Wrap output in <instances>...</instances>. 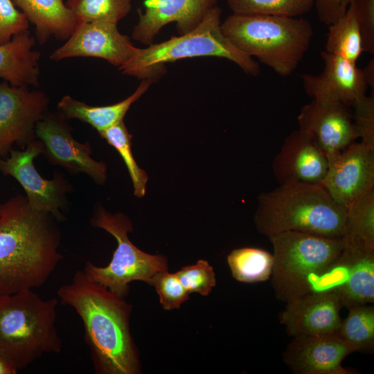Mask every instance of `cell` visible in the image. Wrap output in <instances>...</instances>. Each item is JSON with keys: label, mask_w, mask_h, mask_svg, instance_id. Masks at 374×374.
I'll use <instances>...</instances> for the list:
<instances>
[{"label": "cell", "mask_w": 374, "mask_h": 374, "mask_svg": "<svg viewBox=\"0 0 374 374\" xmlns=\"http://www.w3.org/2000/svg\"><path fill=\"white\" fill-rule=\"evenodd\" d=\"M51 214L36 211L17 194L0 214V296L42 285L63 258L61 233Z\"/></svg>", "instance_id": "6da1fadb"}, {"label": "cell", "mask_w": 374, "mask_h": 374, "mask_svg": "<svg viewBox=\"0 0 374 374\" xmlns=\"http://www.w3.org/2000/svg\"><path fill=\"white\" fill-rule=\"evenodd\" d=\"M57 295L82 321L96 373H139L137 350L129 326L132 306L123 296L89 280L83 271H77L70 283L60 287Z\"/></svg>", "instance_id": "7a4b0ae2"}, {"label": "cell", "mask_w": 374, "mask_h": 374, "mask_svg": "<svg viewBox=\"0 0 374 374\" xmlns=\"http://www.w3.org/2000/svg\"><path fill=\"white\" fill-rule=\"evenodd\" d=\"M346 218V209L321 184L293 182L261 193L253 220L267 238L293 231L342 240Z\"/></svg>", "instance_id": "3957f363"}, {"label": "cell", "mask_w": 374, "mask_h": 374, "mask_svg": "<svg viewBox=\"0 0 374 374\" xmlns=\"http://www.w3.org/2000/svg\"><path fill=\"white\" fill-rule=\"evenodd\" d=\"M221 30L238 49L282 77L296 70L313 36L308 20L276 15L233 13Z\"/></svg>", "instance_id": "277c9868"}, {"label": "cell", "mask_w": 374, "mask_h": 374, "mask_svg": "<svg viewBox=\"0 0 374 374\" xmlns=\"http://www.w3.org/2000/svg\"><path fill=\"white\" fill-rule=\"evenodd\" d=\"M56 299L24 290L0 296V355L18 371L46 353H59Z\"/></svg>", "instance_id": "5b68a950"}, {"label": "cell", "mask_w": 374, "mask_h": 374, "mask_svg": "<svg viewBox=\"0 0 374 374\" xmlns=\"http://www.w3.org/2000/svg\"><path fill=\"white\" fill-rule=\"evenodd\" d=\"M274 252L271 285L283 302L319 291L344 247L343 240L288 231L269 236Z\"/></svg>", "instance_id": "8992f818"}, {"label": "cell", "mask_w": 374, "mask_h": 374, "mask_svg": "<svg viewBox=\"0 0 374 374\" xmlns=\"http://www.w3.org/2000/svg\"><path fill=\"white\" fill-rule=\"evenodd\" d=\"M222 10L211 8L194 29L161 43H152L138 51L118 68L123 74L154 82L166 72L165 64L185 58L214 56L227 59L245 73L260 74V66L251 57L238 49L221 30Z\"/></svg>", "instance_id": "52a82bcc"}, {"label": "cell", "mask_w": 374, "mask_h": 374, "mask_svg": "<svg viewBox=\"0 0 374 374\" xmlns=\"http://www.w3.org/2000/svg\"><path fill=\"white\" fill-rule=\"evenodd\" d=\"M90 224L111 234L116 240L117 247L106 267H98L87 262L83 271L89 280L125 297L132 281L149 283L156 274L167 271L164 257L146 253L130 240L128 233L132 231V224L125 214H112L100 206L94 210Z\"/></svg>", "instance_id": "ba28073f"}, {"label": "cell", "mask_w": 374, "mask_h": 374, "mask_svg": "<svg viewBox=\"0 0 374 374\" xmlns=\"http://www.w3.org/2000/svg\"><path fill=\"white\" fill-rule=\"evenodd\" d=\"M42 142L36 139L24 149H12L8 155L0 158V172L14 178L23 188L30 206L51 214L58 222L64 221L63 213L69 204L67 195L73 186L58 171L53 178L44 179L35 168L34 159L43 154Z\"/></svg>", "instance_id": "9c48e42d"}, {"label": "cell", "mask_w": 374, "mask_h": 374, "mask_svg": "<svg viewBox=\"0 0 374 374\" xmlns=\"http://www.w3.org/2000/svg\"><path fill=\"white\" fill-rule=\"evenodd\" d=\"M48 105L42 91L0 82V158L7 157L14 145L24 149L36 139V125Z\"/></svg>", "instance_id": "30bf717a"}, {"label": "cell", "mask_w": 374, "mask_h": 374, "mask_svg": "<svg viewBox=\"0 0 374 374\" xmlns=\"http://www.w3.org/2000/svg\"><path fill=\"white\" fill-rule=\"evenodd\" d=\"M35 136L43 145V154L53 166H59L73 174L83 173L97 184L107 179V166L91 157L89 142L76 141L66 118L59 112H47L35 127Z\"/></svg>", "instance_id": "8fae6325"}, {"label": "cell", "mask_w": 374, "mask_h": 374, "mask_svg": "<svg viewBox=\"0 0 374 374\" xmlns=\"http://www.w3.org/2000/svg\"><path fill=\"white\" fill-rule=\"evenodd\" d=\"M326 156L328 168L321 185L346 209L374 190V148L354 141Z\"/></svg>", "instance_id": "7c38bea8"}, {"label": "cell", "mask_w": 374, "mask_h": 374, "mask_svg": "<svg viewBox=\"0 0 374 374\" xmlns=\"http://www.w3.org/2000/svg\"><path fill=\"white\" fill-rule=\"evenodd\" d=\"M344 249L328 274L326 290L335 292L348 308L374 302V249L353 238L342 239Z\"/></svg>", "instance_id": "4fadbf2b"}, {"label": "cell", "mask_w": 374, "mask_h": 374, "mask_svg": "<svg viewBox=\"0 0 374 374\" xmlns=\"http://www.w3.org/2000/svg\"><path fill=\"white\" fill-rule=\"evenodd\" d=\"M139 48L128 36L119 32L116 24L80 22L66 42L52 52L50 58L58 61L76 57H97L119 68Z\"/></svg>", "instance_id": "5bb4252c"}, {"label": "cell", "mask_w": 374, "mask_h": 374, "mask_svg": "<svg viewBox=\"0 0 374 374\" xmlns=\"http://www.w3.org/2000/svg\"><path fill=\"white\" fill-rule=\"evenodd\" d=\"M286 303L279 321L288 335L337 334L343 304L335 292H312Z\"/></svg>", "instance_id": "9a60e30c"}, {"label": "cell", "mask_w": 374, "mask_h": 374, "mask_svg": "<svg viewBox=\"0 0 374 374\" xmlns=\"http://www.w3.org/2000/svg\"><path fill=\"white\" fill-rule=\"evenodd\" d=\"M297 121L299 129L309 133L326 155L358 138L350 107L341 103L312 99L301 108Z\"/></svg>", "instance_id": "2e32d148"}, {"label": "cell", "mask_w": 374, "mask_h": 374, "mask_svg": "<svg viewBox=\"0 0 374 374\" xmlns=\"http://www.w3.org/2000/svg\"><path fill=\"white\" fill-rule=\"evenodd\" d=\"M353 350L337 335L293 337L283 353L290 370L298 374H350L343 360Z\"/></svg>", "instance_id": "e0dca14e"}, {"label": "cell", "mask_w": 374, "mask_h": 374, "mask_svg": "<svg viewBox=\"0 0 374 374\" xmlns=\"http://www.w3.org/2000/svg\"><path fill=\"white\" fill-rule=\"evenodd\" d=\"M324 69L319 75H301L305 93L317 100L333 101L352 106L366 96L368 85L362 69L341 57L322 51Z\"/></svg>", "instance_id": "ac0fdd59"}, {"label": "cell", "mask_w": 374, "mask_h": 374, "mask_svg": "<svg viewBox=\"0 0 374 374\" xmlns=\"http://www.w3.org/2000/svg\"><path fill=\"white\" fill-rule=\"evenodd\" d=\"M327 168L325 152L309 133L299 129L286 137L272 162L274 175L280 184H321Z\"/></svg>", "instance_id": "d6986e66"}, {"label": "cell", "mask_w": 374, "mask_h": 374, "mask_svg": "<svg viewBox=\"0 0 374 374\" xmlns=\"http://www.w3.org/2000/svg\"><path fill=\"white\" fill-rule=\"evenodd\" d=\"M216 3L217 0H145V9L139 12L132 37L150 45L161 29L172 22L176 23L180 35L187 33L198 26Z\"/></svg>", "instance_id": "ffe728a7"}, {"label": "cell", "mask_w": 374, "mask_h": 374, "mask_svg": "<svg viewBox=\"0 0 374 374\" xmlns=\"http://www.w3.org/2000/svg\"><path fill=\"white\" fill-rule=\"evenodd\" d=\"M35 42L28 30L0 44V78L13 86L38 84L40 53L34 49Z\"/></svg>", "instance_id": "44dd1931"}, {"label": "cell", "mask_w": 374, "mask_h": 374, "mask_svg": "<svg viewBox=\"0 0 374 374\" xmlns=\"http://www.w3.org/2000/svg\"><path fill=\"white\" fill-rule=\"evenodd\" d=\"M35 27L40 44L51 37L67 39L78 21L63 0H12Z\"/></svg>", "instance_id": "7402d4cb"}, {"label": "cell", "mask_w": 374, "mask_h": 374, "mask_svg": "<svg viewBox=\"0 0 374 374\" xmlns=\"http://www.w3.org/2000/svg\"><path fill=\"white\" fill-rule=\"evenodd\" d=\"M152 83L149 80L143 79L132 95L122 101L106 106L89 105L70 96H64L57 103V111L66 119L80 120L100 133L123 121L131 105L139 99Z\"/></svg>", "instance_id": "603a6c76"}, {"label": "cell", "mask_w": 374, "mask_h": 374, "mask_svg": "<svg viewBox=\"0 0 374 374\" xmlns=\"http://www.w3.org/2000/svg\"><path fill=\"white\" fill-rule=\"evenodd\" d=\"M328 28L325 51L356 64L364 50L353 0L345 13Z\"/></svg>", "instance_id": "cb8c5ba5"}, {"label": "cell", "mask_w": 374, "mask_h": 374, "mask_svg": "<svg viewBox=\"0 0 374 374\" xmlns=\"http://www.w3.org/2000/svg\"><path fill=\"white\" fill-rule=\"evenodd\" d=\"M337 335L353 350L369 352L374 349V308L359 305L348 308Z\"/></svg>", "instance_id": "d4e9b609"}, {"label": "cell", "mask_w": 374, "mask_h": 374, "mask_svg": "<svg viewBox=\"0 0 374 374\" xmlns=\"http://www.w3.org/2000/svg\"><path fill=\"white\" fill-rule=\"evenodd\" d=\"M273 255L253 247L233 250L227 262L233 277L242 283L264 282L270 278L273 267Z\"/></svg>", "instance_id": "484cf974"}, {"label": "cell", "mask_w": 374, "mask_h": 374, "mask_svg": "<svg viewBox=\"0 0 374 374\" xmlns=\"http://www.w3.org/2000/svg\"><path fill=\"white\" fill-rule=\"evenodd\" d=\"M122 157L127 168L134 187V194L139 198L145 195L148 177L136 163L132 152V138L123 121L99 133Z\"/></svg>", "instance_id": "4316f807"}, {"label": "cell", "mask_w": 374, "mask_h": 374, "mask_svg": "<svg viewBox=\"0 0 374 374\" xmlns=\"http://www.w3.org/2000/svg\"><path fill=\"white\" fill-rule=\"evenodd\" d=\"M65 4L78 23L106 21L117 24L132 8V0H67Z\"/></svg>", "instance_id": "83f0119b"}, {"label": "cell", "mask_w": 374, "mask_h": 374, "mask_svg": "<svg viewBox=\"0 0 374 374\" xmlns=\"http://www.w3.org/2000/svg\"><path fill=\"white\" fill-rule=\"evenodd\" d=\"M343 238L356 239L374 249V190L346 208V232Z\"/></svg>", "instance_id": "f1b7e54d"}, {"label": "cell", "mask_w": 374, "mask_h": 374, "mask_svg": "<svg viewBox=\"0 0 374 374\" xmlns=\"http://www.w3.org/2000/svg\"><path fill=\"white\" fill-rule=\"evenodd\" d=\"M233 13L296 17L308 12L315 0H226Z\"/></svg>", "instance_id": "f546056e"}, {"label": "cell", "mask_w": 374, "mask_h": 374, "mask_svg": "<svg viewBox=\"0 0 374 374\" xmlns=\"http://www.w3.org/2000/svg\"><path fill=\"white\" fill-rule=\"evenodd\" d=\"M175 274L189 294L207 296L216 285L214 270L206 260H199L195 265L184 267Z\"/></svg>", "instance_id": "4dcf8cb0"}, {"label": "cell", "mask_w": 374, "mask_h": 374, "mask_svg": "<svg viewBox=\"0 0 374 374\" xmlns=\"http://www.w3.org/2000/svg\"><path fill=\"white\" fill-rule=\"evenodd\" d=\"M149 284L156 288L160 303L165 310L179 308L189 298V293L176 274H170L168 271L159 272L152 277Z\"/></svg>", "instance_id": "1f68e13d"}, {"label": "cell", "mask_w": 374, "mask_h": 374, "mask_svg": "<svg viewBox=\"0 0 374 374\" xmlns=\"http://www.w3.org/2000/svg\"><path fill=\"white\" fill-rule=\"evenodd\" d=\"M353 121L361 142L374 148V96H365L352 105Z\"/></svg>", "instance_id": "d6a6232c"}, {"label": "cell", "mask_w": 374, "mask_h": 374, "mask_svg": "<svg viewBox=\"0 0 374 374\" xmlns=\"http://www.w3.org/2000/svg\"><path fill=\"white\" fill-rule=\"evenodd\" d=\"M29 21L16 8L12 0H0V44L9 42L12 38L28 30Z\"/></svg>", "instance_id": "836d02e7"}, {"label": "cell", "mask_w": 374, "mask_h": 374, "mask_svg": "<svg viewBox=\"0 0 374 374\" xmlns=\"http://www.w3.org/2000/svg\"><path fill=\"white\" fill-rule=\"evenodd\" d=\"M364 52L374 53V0H353Z\"/></svg>", "instance_id": "e575fe53"}, {"label": "cell", "mask_w": 374, "mask_h": 374, "mask_svg": "<svg viewBox=\"0 0 374 374\" xmlns=\"http://www.w3.org/2000/svg\"><path fill=\"white\" fill-rule=\"evenodd\" d=\"M353 0H315L319 19L330 26L341 17Z\"/></svg>", "instance_id": "d590c367"}, {"label": "cell", "mask_w": 374, "mask_h": 374, "mask_svg": "<svg viewBox=\"0 0 374 374\" xmlns=\"http://www.w3.org/2000/svg\"><path fill=\"white\" fill-rule=\"evenodd\" d=\"M364 77L368 87H371L373 91L374 88V60L372 59L362 69Z\"/></svg>", "instance_id": "8d00e7d4"}, {"label": "cell", "mask_w": 374, "mask_h": 374, "mask_svg": "<svg viewBox=\"0 0 374 374\" xmlns=\"http://www.w3.org/2000/svg\"><path fill=\"white\" fill-rule=\"evenodd\" d=\"M17 371L0 355V374H16Z\"/></svg>", "instance_id": "74e56055"}, {"label": "cell", "mask_w": 374, "mask_h": 374, "mask_svg": "<svg viewBox=\"0 0 374 374\" xmlns=\"http://www.w3.org/2000/svg\"><path fill=\"white\" fill-rule=\"evenodd\" d=\"M1 208H2V204L0 202V214H1Z\"/></svg>", "instance_id": "f35d334b"}]
</instances>
